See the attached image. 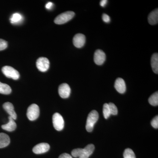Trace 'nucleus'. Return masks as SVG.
<instances>
[{"mask_svg":"<svg viewBox=\"0 0 158 158\" xmlns=\"http://www.w3.org/2000/svg\"><path fill=\"white\" fill-rule=\"evenodd\" d=\"M98 113L96 110H92L88 115L86 123V129L89 132L93 131L94 124L98 120Z\"/></svg>","mask_w":158,"mask_h":158,"instance_id":"obj_1","label":"nucleus"},{"mask_svg":"<svg viewBox=\"0 0 158 158\" xmlns=\"http://www.w3.org/2000/svg\"><path fill=\"white\" fill-rule=\"evenodd\" d=\"M75 13L73 11H66L58 15L54 20V22L56 24H63L72 19Z\"/></svg>","mask_w":158,"mask_h":158,"instance_id":"obj_2","label":"nucleus"},{"mask_svg":"<svg viewBox=\"0 0 158 158\" xmlns=\"http://www.w3.org/2000/svg\"><path fill=\"white\" fill-rule=\"evenodd\" d=\"M27 114L29 120L31 121L36 120L40 115L39 106L35 104L31 105L28 108Z\"/></svg>","mask_w":158,"mask_h":158,"instance_id":"obj_3","label":"nucleus"},{"mask_svg":"<svg viewBox=\"0 0 158 158\" xmlns=\"http://www.w3.org/2000/svg\"><path fill=\"white\" fill-rule=\"evenodd\" d=\"M2 72L7 77L16 80L19 79V73L13 67L10 66H5L2 68Z\"/></svg>","mask_w":158,"mask_h":158,"instance_id":"obj_4","label":"nucleus"},{"mask_svg":"<svg viewBox=\"0 0 158 158\" xmlns=\"http://www.w3.org/2000/svg\"><path fill=\"white\" fill-rule=\"evenodd\" d=\"M53 124L55 129L61 131L64 127V120L59 113H55L52 117Z\"/></svg>","mask_w":158,"mask_h":158,"instance_id":"obj_5","label":"nucleus"},{"mask_svg":"<svg viewBox=\"0 0 158 158\" xmlns=\"http://www.w3.org/2000/svg\"><path fill=\"white\" fill-rule=\"evenodd\" d=\"M36 65L38 70L42 72H45L48 70L50 66V62L47 58L40 57L37 59Z\"/></svg>","mask_w":158,"mask_h":158,"instance_id":"obj_6","label":"nucleus"},{"mask_svg":"<svg viewBox=\"0 0 158 158\" xmlns=\"http://www.w3.org/2000/svg\"><path fill=\"white\" fill-rule=\"evenodd\" d=\"M94 62L97 65H102L104 63L106 59V55L101 50H97L94 54Z\"/></svg>","mask_w":158,"mask_h":158,"instance_id":"obj_7","label":"nucleus"},{"mask_svg":"<svg viewBox=\"0 0 158 158\" xmlns=\"http://www.w3.org/2000/svg\"><path fill=\"white\" fill-rule=\"evenodd\" d=\"M71 89L68 84L64 83L59 86V93L62 98H68L70 95Z\"/></svg>","mask_w":158,"mask_h":158,"instance_id":"obj_8","label":"nucleus"},{"mask_svg":"<svg viewBox=\"0 0 158 158\" xmlns=\"http://www.w3.org/2000/svg\"><path fill=\"white\" fill-rule=\"evenodd\" d=\"M86 37L84 34H77L75 35L73 38L74 45L77 48H81L85 45Z\"/></svg>","mask_w":158,"mask_h":158,"instance_id":"obj_9","label":"nucleus"},{"mask_svg":"<svg viewBox=\"0 0 158 158\" xmlns=\"http://www.w3.org/2000/svg\"><path fill=\"white\" fill-rule=\"evenodd\" d=\"M49 149V144L46 143H41L34 146L33 151L36 154H40L47 152Z\"/></svg>","mask_w":158,"mask_h":158,"instance_id":"obj_10","label":"nucleus"},{"mask_svg":"<svg viewBox=\"0 0 158 158\" xmlns=\"http://www.w3.org/2000/svg\"><path fill=\"white\" fill-rule=\"evenodd\" d=\"M115 89L120 94H123L126 90V86L124 80L121 78H118L116 79L114 85Z\"/></svg>","mask_w":158,"mask_h":158,"instance_id":"obj_11","label":"nucleus"},{"mask_svg":"<svg viewBox=\"0 0 158 158\" xmlns=\"http://www.w3.org/2000/svg\"><path fill=\"white\" fill-rule=\"evenodd\" d=\"M3 107L6 112L9 114V116L15 120L17 118V115L14 110V106L9 102L5 103L3 105Z\"/></svg>","mask_w":158,"mask_h":158,"instance_id":"obj_12","label":"nucleus"},{"mask_svg":"<svg viewBox=\"0 0 158 158\" xmlns=\"http://www.w3.org/2000/svg\"><path fill=\"white\" fill-rule=\"evenodd\" d=\"M94 147L93 144H89L84 148H82L81 153L79 158H88L94 151Z\"/></svg>","mask_w":158,"mask_h":158,"instance_id":"obj_13","label":"nucleus"},{"mask_svg":"<svg viewBox=\"0 0 158 158\" xmlns=\"http://www.w3.org/2000/svg\"><path fill=\"white\" fill-rule=\"evenodd\" d=\"M9 121L7 124L2 125V128L3 130H6L9 132H11L15 130L16 128V124L14 119L11 118V116L9 117Z\"/></svg>","mask_w":158,"mask_h":158,"instance_id":"obj_14","label":"nucleus"},{"mask_svg":"<svg viewBox=\"0 0 158 158\" xmlns=\"http://www.w3.org/2000/svg\"><path fill=\"white\" fill-rule=\"evenodd\" d=\"M148 21L152 25L156 24L158 22V9H157L152 11L148 16Z\"/></svg>","mask_w":158,"mask_h":158,"instance_id":"obj_15","label":"nucleus"},{"mask_svg":"<svg viewBox=\"0 0 158 158\" xmlns=\"http://www.w3.org/2000/svg\"><path fill=\"white\" fill-rule=\"evenodd\" d=\"M10 142V138L5 133H0V148L8 146Z\"/></svg>","mask_w":158,"mask_h":158,"instance_id":"obj_16","label":"nucleus"},{"mask_svg":"<svg viewBox=\"0 0 158 158\" xmlns=\"http://www.w3.org/2000/svg\"><path fill=\"white\" fill-rule=\"evenodd\" d=\"M151 66L153 71L155 73H158V54L155 53L153 54L151 58Z\"/></svg>","mask_w":158,"mask_h":158,"instance_id":"obj_17","label":"nucleus"},{"mask_svg":"<svg viewBox=\"0 0 158 158\" xmlns=\"http://www.w3.org/2000/svg\"><path fill=\"white\" fill-rule=\"evenodd\" d=\"M11 92V89L9 85L0 82V94H10Z\"/></svg>","mask_w":158,"mask_h":158,"instance_id":"obj_18","label":"nucleus"},{"mask_svg":"<svg viewBox=\"0 0 158 158\" xmlns=\"http://www.w3.org/2000/svg\"><path fill=\"white\" fill-rule=\"evenodd\" d=\"M10 20L11 23L16 24H18L19 23L21 22L23 20V16L19 13H14L11 15Z\"/></svg>","mask_w":158,"mask_h":158,"instance_id":"obj_19","label":"nucleus"},{"mask_svg":"<svg viewBox=\"0 0 158 158\" xmlns=\"http://www.w3.org/2000/svg\"><path fill=\"white\" fill-rule=\"evenodd\" d=\"M148 102L153 106H157L158 105V91L153 94L148 98Z\"/></svg>","mask_w":158,"mask_h":158,"instance_id":"obj_20","label":"nucleus"},{"mask_svg":"<svg viewBox=\"0 0 158 158\" xmlns=\"http://www.w3.org/2000/svg\"><path fill=\"white\" fill-rule=\"evenodd\" d=\"M123 157L124 158H136L135 153L131 148H127L125 150Z\"/></svg>","mask_w":158,"mask_h":158,"instance_id":"obj_21","label":"nucleus"},{"mask_svg":"<svg viewBox=\"0 0 158 158\" xmlns=\"http://www.w3.org/2000/svg\"><path fill=\"white\" fill-rule=\"evenodd\" d=\"M103 116L106 119H107L111 115L108 104L105 103L104 104L103 108Z\"/></svg>","mask_w":158,"mask_h":158,"instance_id":"obj_22","label":"nucleus"},{"mask_svg":"<svg viewBox=\"0 0 158 158\" xmlns=\"http://www.w3.org/2000/svg\"><path fill=\"white\" fill-rule=\"evenodd\" d=\"M108 105H109L111 115H117L118 114V109H117V107L116 106V105L113 104V103L111 102L108 104Z\"/></svg>","mask_w":158,"mask_h":158,"instance_id":"obj_23","label":"nucleus"},{"mask_svg":"<svg viewBox=\"0 0 158 158\" xmlns=\"http://www.w3.org/2000/svg\"><path fill=\"white\" fill-rule=\"evenodd\" d=\"M82 150V148H76V149H73L71 152L72 156L74 157H80L81 153Z\"/></svg>","mask_w":158,"mask_h":158,"instance_id":"obj_24","label":"nucleus"},{"mask_svg":"<svg viewBox=\"0 0 158 158\" xmlns=\"http://www.w3.org/2000/svg\"><path fill=\"white\" fill-rule=\"evenodd\" d=\"M8 47V43L4 40L0 39V51L6 49Z\"/></svg>","mask_w":158,"mask_h":158,"instance_id":"obj_25","label":"nucleus"},{"mask_svg":"<svg viewBox=\"0 0 158 158\" xmlns=\"http://www.w3.org/2000/svg\"><path fill=\"white\" fill-rule=\"evenodd\" d=\"M151 125L152 127L156 129H158V116H155L151 121Z\"/></svg>","mask_w":158,"mask_h":158,"instance_id":"obj_26","label":"nucleus"},{"mask_svg":"<svg viewBox=\"0 0 158 158\" xmlns=\"http://www.w3.org/2000/svg\"><path fill=\"white\" fill-rule=\"evenodd\" d=\"M102 19L104 22L109 23L110 22V16L108 15L103 14L102 15Z\"/></svg>","mask_w":158,"mask_h":158,"instance_id":"obj_27","label":"nucleus"},{"mask_svg":"<svg viewBox=\"0 0 158 158\" xmlns=\"http://www.w3.org/2000/svg\"><path fill=\"white\" fill-rule=\"evenodd\" d=\"M59 158H73L68 153H64L59 156Z\"/></svg>","mask_w":158,"mask_h":158,"instance_id":"obj_28","label":"nucleus"},{"mask_svg":"<svg viewBox=\"0 0 158 158\" xmlns=\"http://www.w3.org/2000/svg\"><path fill=\"white\" fill-rule=\"evenodd\" d=\"M53 5V4L51 2H49L46 5V8L48 9H50L52 7Z\"/></svg>","mask_w":158,"mask_h":158,"instance_id":"obj_29","label":"nucleus"},{"mask_svg":"<svg viewBox=\"0 0 158 158\" xmlns=\"http://www.w3.org/2000/svg\"><path fill=\"white\" fill-rule=\"evenodd\" d=\"M107 2L108 1L107 0H102V1H101L100 4V6L102 7H104L106 6L107 3Z\"/></svg>","mask_w":158,"mask_h":158,"instance_id":"obj_30","label":"nucleus"}]
</instances>
